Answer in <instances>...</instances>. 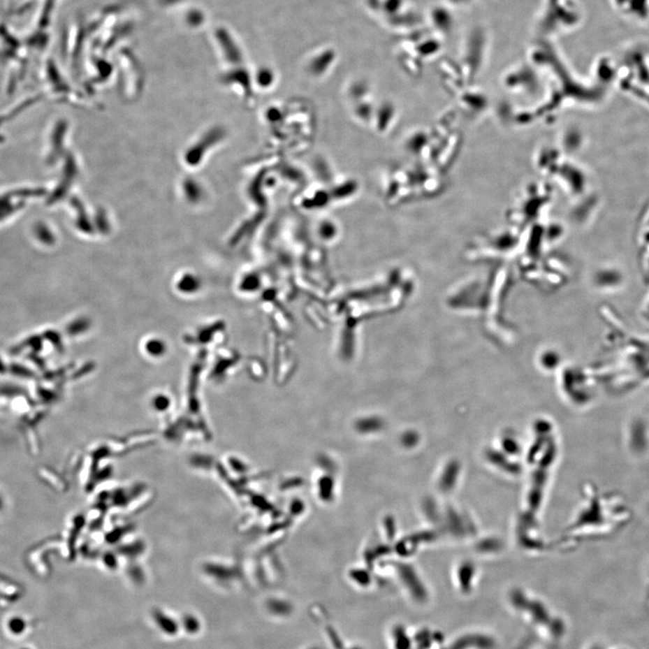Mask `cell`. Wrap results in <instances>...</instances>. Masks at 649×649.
Returning <instances> with one entry per match:
<instances>
[{
    "mask_svg": "<svg viewBox=\"0 0 649 649\" xmlns=\"http://www.w3.org/2000/svg\"><path fill=\"white\" fill-rule=\"evenodd\" d=\"M639 316L646 326L649 328V293L641 302L639 307Z\"/></svg>",
    "mask_w": 649,
    "mask_h": 649,
    "instance_id": "obj_2",
    "label": "cell"
},
{
    "mask_svg": "<svg viewBox=\"0 0 649 649\" xmlns=\"http://www.w3.org/2000/svg\"><path fill=\"white\" fill-rule=\"evenodd\" d=\"M597 275V286L604 293H620L625 287V273L620 267H604Z\"/></svg>",
    "mask_w": 649,
    "mask_h": 649,
    "instance_id": "obj_1",
    "label": "cell"
}]
</instances>
